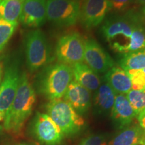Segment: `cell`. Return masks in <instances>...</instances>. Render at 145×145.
Masks as SVG:
<instances>
[{
  "instance_id": "obj_1",
  "label": "cell",
  "mask_w": 145,
  "mask_h": 145,
  "mask_svg": "<svg viewBox=\"0 0 145 145\" xmlns=\"http://www.w3.org/2000/svg\"><path fill=\"white\" fill-rule=\"evenodd\" d=\"M36 93L26 72L21 73L19 86L10 108L5 113L3 128L18 132L31 114L36 102Z\"/></svg>"
},
{
  "instance_id": "obj_2",
  "label": "cell",
  "mask_w": 145,
  "mask_h": 145,
  "mask_svg": "<svg viewBox=\"0 0 145 145\" xmlns=\"http://www.w3.org/2000/svg\"><path fill=\"white\" fill-rule=\"evenodd\" d=\"M140 25L137 14L128 13L124 16L108 20L101 27V31L112 49L124 54L132 32Z\"/></svg>"
},
{
  "instance_id": "obj_3",
  "label": "cell",
  "mask_w": 145,
  "mask_h": 145,
  "mask_svg": "<svg viewBox=\"0 0 145 145\" xmlns=\"http://www.w3.org/2000/svg\"><path fill=\"white\" fill-rule=\"evenodd\" d=\"M72 78V68L69 65L61 63L50 65L40 75V90L50 100L61 99Z\"/></svg>"
},
{
  "instance_id": "obj_4",
  "label": "cell",
  "mask_w": 145,
  "mask_h": 145,
  "mask_svg": "<svg viewBox=\"0 0 145 145\" xmlns=\"http://www.w3.org/2000/svg\"><path fill=\"white\" fill-rule=\"evenodd\" d=\"M47 114L59 127L63 135L77 133L85 124L82 116L64 99H54L46 105Z\"/></svg>"
},
{
  "instance_id": "obj_5",
  "label": "cell",
  "mask_w": 145,
  "mask_h": 145,
  "mask_svg": "<svg viewBox=\"0 0 145 145\" xmlns=\"http://www.w3.org/2000/svg\"><path fill=\"white\" fill-rule=\"evenodd\" d=\"M25 50L27 66L31 72L44 67L51 62L50 45L44 32L39 29L31 30L26 34Z\"/></svg>"
},
{
  "instance_id": "obj_6",
  "label": "cell",
  "mask_w": 145,
  "mask_h": 145,
  "mask_svg": "<svg viewBox=\"0 0 145 145\" xmlns=\"http://www.w3.org/2000/svg\"><path fill=\"white\" fill-rule=\"evenodd\" d=\"M79 0H46V20L59 26L68 27L80 16Z\"/></svg>"
},
{
  "instance_id": "obj_7",
  "label": "cell",
  "mask_w": 145,
  "mask_h": 145,
  "mask_svg": "<svg viewBox=\"0 0 145 145\" xmlns=\"http://www.w3.org/2000/svg\"><path fill=\"white\" fill-rule=\"evenodd\" d=\"M85 42L78 32H71L61 36L56 46V56L61 63L69 65L84 61Z\"/></svg>"
},
{
  "instance_id": "obj_8",
  "label": "cell",
  "mask_w": 145,
  "mask_h": 145,
  "mask_svg": "<svg viewBox=\"0 0 145 145\" xmlns=\"http://www.w3.org/2000/svg\"><path fill=\"white\" fill-rule=\"evenodd\" d=\"M111 9L108 0H83L79 16L81 24L88 29L97 26Z\"/></svg>"
},
{
  "instance_id": "obj_9",
  "label": "cell",
  "mask_w": 145,
  "mask_h": 145,
  "mask_svg": "<svg viewBox=\"0 0 145 145\" xmlns=\"http://www.w3.org/2000/svg\"><path fill=\"white\" fill-rule=\"evenodd\" d=\"M34 132L38 140L46 145H58L63 140V135L61 129L47 114H36Z\"/></svg>"
},
{
  "instance_id": "obj_10",
  "label": "cell",
  "mask_w": 145,
  "mask_h": 145,
  "mask_svg": "<svg viewBox=\"0 0 145 145\" xmlns=\"http://www.w3.org/2000/svg\"><path fill=\"white\" fill-rule=\"evenodd\" d=\"M21 73L18 65H10L5 69L0 84V111L6 113L13 102L19 86Z\"/></svg>"
},
{
  "instance_id": "obj_11",
  "label": "cell",
  "mask_w": 145,
  "mask_h": 145,
  "mask_svg": "<svg viewBox=\"0 0 145 145\" xmlns=\"http://www.w3.org/2000/svg\"><path fill=\"white\" fill-rule=\"evenodd\" d=\"M84 61L97 73L106 72L114 65L111 57L93 39L87 40L85 42Z\"/></svg>"
},
{
  "instance_id": "obj_12",
  "label": "cell",
  "mask_w": 145,
  "mask_h": 145,
  "mask_svg": "<svg viewBox=\"0 0 145 145\" xmlns=\"http://www.w3.org/2000/svg\"><path fill=\"white\" fill-rule=\"evenodd\" d=\"M46 20V0H24L19 21L26 28H36Z\"/></svg>"
},
{
  "instance_id": "obj_13",
  "label": "cell",
  "mask_w": 145,
  "mask_h": 145,
  "mask_svg": "<svg viewBox=\"0 0 145 145\" xmlns=\"http://www.w3.org/2000/svg\"><path fill=\"white\" fill-rule=\"evenodd\" d=\"M63 97L80 115L88 112L91 106L90 91L75 81L71 82Z\"/></svg>"
},
{
  "instance_id": "obj_14",
  "label": "cell",
  "mask_w": 145,
  "mask_h": 145,
  "mask_svg": "<svg viewBox=\"0 0 145 145\" xmlns=\"http://www.w3.org/2000/svg\"><path fill=\"white\" fill-rule=\"evenodd\" d=\"M111 111L112 118L121 127L130 124L137 116L124 94L116 95Z\"/></svg>"
},
{
  "instance_id": "obj_15",
  "label": "cell",
  "mask_w": 145,
  "mask_h": 145,
  "mask_svg": "<svg viewBox=\"0 0 145 145\" xmlns=\"http://www.w3.org/2000/svg\"><path fill=\"white\" fill-rule=\"evenodd\" d=\"M72 75L75 81L89 91H95L99 88L101 80L97 72L83 63L72 65Z\"/></svg>"
},
{
  "instance_id": "obj_16",
  "label": "cell",
  "mask_w": 145,
  "mask_h": 145,
  "mask_svg": "<svg viewBox=\"0 0 145 145\" xmlns=\"http://www.w3.org/2000/svg\"><path fill=\"white\" fill-rule=\"evenodd\" d=\"M105 81L116 93L125 94L132 89L130 76L122 68L113 67L106 72Z\"/></svg>"
},
{
  "instance_id": "obj_17",
  "label": "cell",
  "mask_w": 145,
  "mask_h": 145,
  "mask_svg": "<svg viewBox=\"0 0 145 145\" xmlns=\"http://www.w3.org/2000/svg\"><path fill=\"white\" fill-rule=\"evenodd\" d=\"M144 138L145 130L136 125L121 132L114 138L111 145H141Z\"/></svg>"
},
{
  "instance_id": "obj_18",
  "label": "cell",
  "mask_w": 145,
  "mask_h": 145,
  "mask_svg": "<svg viewBox=\"0 0 145 145\" xmlns=\"http://www.w3.org/2000/svg\"><path fill=\"white\" fill-rule=\"evenodd\" d=\"M24 0H0V18L9 22L18 23Z\"/></svg>"
},
{
  "instance_id": "obj_19",
  "label": "cell",
  "mask_w": 145,
  "mask_h": 145,
  "mask_svg": "<svg viewBox=\"0 0 145 145\" xmlns=\"http://www.w3.org/2000/svg\"><path fill=\"white\" fill-rule=\"evenodd\" d=\"M121 68L125 71L145 69V48L124 54L120 61Z\"/></svg>"
},
{
  "instance_id": "obj_20",
  "label": "cell",
  "mask_w": 145,
  "mask_h": 145,
  "mask_svg": "<svg viewBox=\"0 0 145 145\" xmlns=\"http://www.w3.org/2000/svg\"><path fill=\"white\" fill-rule=\"evenodd\" d=\"M116 98V92L109 85L102 84L99 86L95 96V106L101 112L112 110Z\"/></svg>"
},
{
  "instance_id": "obj_21",
  "label": "cell",
  "mask_w": 145,
  "mask_h": 145,
  "mask_svg": "<svg viewBox=\"0 0 145 145\" xmlns=\"http://www.w3.org/2000/svg\"><path fill=\"white\" fill-rule=\"evenodd\" d=\"M145 48V30L142 25L135 29L128 45L125 49V53L137 51Z\"/></svg>"
},
{
  "instance_id": "obj_22",
  "label": "cell",
  "mask_w": 145,
  "mask_h": 145,
  "mask_svg": "<svg viewBox=\"0 0 145 145\" xmlns=\"http://www.w3.org/2000/svg\"><path fill=\"white\" fill-rule=\"evenodd\" d=\"M18 23L9 22L0 18V52L8 44L17 28Z\"/></svg>"
},
{
  "instance_id": "obj_23",
  "label": "cell",
  "mask_w": 145,
  "mask_h": 145,
  "mask_svg": "<svg viewBox=\"0 0 145 145\" xmlns=\"http://www.w3.org/2000/svg\"><path fill=\"white\" fill-rule=\"evenodd\" d=\"M126 97L138 115L145 109V91L131 89L126 93Z\"/></svg>"
},
{
  "instance_id": "obj_24",
  "label": "cell",
  "mask_w": 145,
  "mask_h": 145,
  "mask_svg": "<svg viewBox=\"0 0 145 145\" xmlns=\"http://www.w3.org/2000/svg\"><path fill=\"white\" fill-rule=\"evenodd\" d=\"M126 72L131 79L132 89L145 91V69Z\"/></svg>"
},
{
  "instance_id": "obj_25",
  "label": "cell",
  "mask_w": 145,
  "mask_h": 145,
  "mask_svg": "<svg viewBox=\"0 0 145 145\" xmlns=\"http://www.w3.org/2000/svg\"><path fill=\"white\" fill-rule=\"evenodd\" d=\"M79 145H108L105 137L102 135H91L86 138Z\"/></svg>"
},
{
  "instance_id": "obj_26",
  "label": "cell",
  "mask_w": 145,
  "mask_h": 145,
  "mask_svg": "<svg viewBox=\"0 0 145 145\" xmlns=\"http://www.w3.org/2000/svg\"><path fill=\"white\" fill-rule=\"evenodd\" d=\"M112 8L116 11H124L129 7L132 0H108Z\"/></svg>"
},
{
  "instance_id": "obj_27",
  "label": "cell",
  "mask_w": 145,
  "mask_h": 145,
  "mask_svg": "<svg viewBox=\"0 0 145 145\" xmlns=\"http://www.w3.org/2000/svg\"><path fill=\"white\" fill-rule=\"evenodd\" d=\"M138 120L140 126L145 130V109L138 114Z\"/></svg>"
},
{
  "instance_id": "obj_28",
  "label": "cell",
  "mask_w": 145,
  "mask_h": 145,
  "mask_svg": "<svg viewBox=\"0 0 145 145\" xmlns=\"http://www.w3.org/2000/svg\"><path fill=\"white\" fill-rule=\"evenodd\" d=\"M5 116V112L0 111V122H1V121L4 120Z\"/></svg>"
},
{
  "instance_id": "obj_29",
  "label": "cell",
  "mask_w": 145,
  "mask_h": 145,
  "mask_svg": "<svg viewBox=\"0 0 145 145\" xmlns=\"http://www.w3.org/2000/svg\"><path fill=\"white\" fill-rule=\"evenodd\" d=\"M3 66L1 63H0V84L1 82V77H2V72H3Z\"/></svg>"
},
{
  "instance_id": "obj_30",
  "label": "cell",
  "mask_w": 145,
  "mask_h": 145,
  "mask_svg": "<svg viewBox=\"0 0 145 145\" xmlns=\"http://www.w3.org/2000/svg\"><path fill=\"white\" fill-rule=\"evenodd\" d=\"M136 2L138 3H140V4L145 5V0H134Z\"/></svg>"
},
{
  "instance_id": "obj_31",
  "label": "cell",
  "mask_w": 145,
  "mask_h": 145,
  "mask_svg": "<svg viewBox=\"0 0 145 145\" xmlns=\"http://www.w3.org/2000/svg\"><path fill=\"white\" fill-rule=\"evenodd\" d=\"M2 130H3V126H1V125H0V134H1V132H2Z\"/></svg>"
},
{
  "instance_id": "obj_32",
  "label": "cell",
  "mask_w": 145,
  "mask_h": 145,
  "mask_svg": "<svg viewBox=\"0 0 145 145\" xmlns=\"http://www.w3.org/2000/svg\"><path fill=\"white\" fill-rule=\"evenodd\" d=\"M141 145H145V138H144V140H143V142H142V144H141Z\"/></svg>"
},
{
  "instance_id": "obj_33",
  "label": "cell",
  "mask_w": 145,
  "mask_h": 145,
  "mask_svg": "<svg viewBox=\"0 0 145 145\" xmlns=\"http://www.w3.org/2000/svg\"><path fill=\"white\" fill-rule=\"evenodd\" d=\"M143 12H144V14L145 15V7L144 8V9H143Z\"/></svg>"
},
{
  "instance_id": "obj_34",
  "label": "cell",
  "mask_w": 145,
  "mask_h": 145,
  "mask_svg": "<svg viewBox=\"0 0 145 145\" xmlns=\"http://www.w3.org/2000/svg\"><path fill=\"white\" fill-rule=\"evenodd\" d=\"M18 145H28V144H18Z\"/></svg>"
}]
</instances>
